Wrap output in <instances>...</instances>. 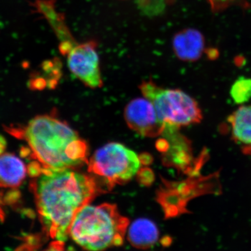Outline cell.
<instances>
[{
  "label": "cell",
  "mask_w": 251,
  "mask_h": 251,
  "mask_svg": "<svg viewBox=\"0 0 251 251\" xmlns=\"http://www.w3.org/2000/svg\"><path fill=\"white\" fill-rule=\"evenodd\" d=\"M95 179L73 169L39 166L31 187L43 229L52 240L65 242L78 211L104 191Z\"/></svg>",
  "instance_id": "1"
},
{
  "label": "cell",
  "mask_w": 251,
  "mask_h": 251,
  "mask_svg": "<svg viewBox=\"0 0 251 251\" xmlns=\"http://www.w3.org/2000/svg\"><path fill=\"white\" fill-rule=\"evenodd\" d=\"M14 133L27 143L42 168L75 169L88 163V145L66 122L49 115H39Z\"/></svg>",
  "instance_id": "2"
},
{
  "label": "cell",
  "mask_w": 251,
  "mask_h": 251,
  "mask_svg": "<svg viewBox=\"0 0 251 251\" xmlns=\"http://www.w3.org/2000/svg\"><path fill=\"white\" fill-rule=\"evenodd\" d=\"M129 225L115 204H89L74 217L69 236L84 250L103 251L124 244Z\"/></svg>",
  "instance_id": "3"
},
{
  "label": "cell",
  "mask_w": 251,
  "mask_h": 251,
  "mask_svg": "<svg viewBox=\"0 0 251 251\" xmlns=\"http://www.w3.org/2000/svg\"><path fill=\"white\" fill-rule=\"evenodd\" d=\"M139 88L144 97L153 104L166 129H178L202 120L197 101L183 91L163 88L151 80L143 81Z\"/></svg>",
  "instance_id": "4"
},
{
  "label": "cell",
  "mask_w": 251,
  "mask_h": 251,
  "mask_svg": "<svg viewBox=\"0 0 251 251\" xmlns=\"http://www.w3.org/2000/svg\"><path fill=\"white\" fill-rule=\"evenodd\" d=\"M88 171L107 184L108 189L130 181L139 171V156L120 143H111L97 150L89 160Z\"/></svg>",
  "instance_id": "5"
},
{
  "label": "cell",
  "mask_w": 251,
  "mask_h": 251,
  "mask_svg": "<svg viewBox=\"0 0 251 251\" xmlns=\"http://www.w3.org/2000/svg\"><path fill=\"white\" fill-rule=\"evenodd\" d=\"M60 50L67 55L70 72L84 85L91 89L100 88L103 86L96 41L76 43L75 41H63Z\"/></svg>",
  "instance_id": "6"
},
{
  "label": "cell",
  "mask_w": 251,
  "mask_h": 251,
  "mask_svg": "<svg viewBox=\"0 0 251 251\" xmlns=\"http://www.w3.org/2000/svg\"><path fill=\"white\" fill-rule=\"evenodd\" d=\"M125 121L138 135L155 138L163 134L166 126L157 115L153 104L146 98L133 99L125 109Z\"/></svg>",
  "instance_id": "7"
},
{
  "label": "cell",
  "mask_w": 251,
  "mask_h": 251,
  "mask_svg": "<svg viewBox=\"0 0 251 251\" xmlns=\"http://www.w3.org/2000/svg\"><path fill=\"white\" fill-rule=\"evenodd\" d=\"M205 40L201 31L193 28L182 29L173 39V51L183 62H194L202 57Z\"/></svg>",
  "instance_id": "8"
},
{
  "label": "cell",
  "mask_w": 251,
  "mask_h": 251,
  "mask_svg": "<svg viewBox=\"0 0 251 251\" xmlns=\"http://www.w3.org/2000/svg\"><path fill=\"white\" fill-rule=\"evenodd\" d=\"M227 122L232 140L243 152L251 155V106L239 107L229 115Z\"/></svg>",
  "instance_id": "9"
},
{
  "label": "cell",
  "mask_w": 251,
  "mask_h": 251,
  "mask_svg": "<svg viewBox=\"0 0 251 251\" xmlns=\"http://www.w3.org/2000/svg\"><path fill=\"white\" fill-rule=\"evenodd\" d=\"M27 173L24 162L16 155L10 153L0 155V187L18 188L25 179Z\"/></svg>",
  "instance_id": "10"
},
{
  "label": "cell",
  "mask_w": 251,
  "mask_h": 251,
  "mask_svg": "<svg viewBox=\"0 0 251 251\" xmlns=\"http://www.w3.org/2000/svg\"><path fill=\"white\" fill-rule=\"evenodd\" d=\"M126 236L133 247L148 249L152 247L158 240L159 231L153 221L141 218L129 225Z\"/></svg>",
  "instance_id": "11"
},
{
  "label": "cell",
  "mask_w": 251,
  "mask_h": 251,
  "mask_svg": "<svg viewBox=\"0 0 251 251\" xmlns=\"http://www.w3.org/2000/svg\"><path fill=\"white\" fill-rule=\"evenodd\" d=\"M137 8L143 16L148 18L161 16L173 0H134Z\"/></svg>",
  "instance_id": "12"
},
{
  "label": "cell",
  "mask_w": 251,
  "mask_h": 251,
  "mask_svg": "<svg viewBox=\"0 0 251 251\" xmlns=\"http://www.w3.org/2000/svg\"><path fill=\"white\" fill-rule=\"evenodd\" d=\"M231 96L237 103H243L251 99V79L241 77L234 82Z\"/></svg>",
  "instance_id": "13"
},
{
  "label": "cell",
  "mask_w": 251,
  "mask_h": 251,
  "mask_svg": "<svg viewBox=\"0 0 251 251\" xmlns=\"http://www.w3.org/2000/svg\"><path fill=\"white\" fill-rule=\"evenodd\" d=\"M207 1L210 4L213 12H220V11H224L234 5L247 6L246 0H207Z\"/></svg>",
  "instance_id": "14"
},
{
  "label": "cell",
  "mask_w": 251,
  "mask_h": 251,
  "mask_svg": "<svg viewBox=\"0 0 251 251\" xmlns=\"http://www.w3.org/2000/svg\"><path fill=\"white\" fill-rule=\"evenodd\" d=\"M41 251H69L65 248V242L61 241L53 240L50 244L49 247L45 250Z\"/></svg>",
  "instance_id": "15"
},
{
  "label": "cell",
  "mask_w": 251,
  "mask_h": 251,
  "mask_svg": "<svg viewBox=\"0 0 251 251\" xmlns=\"http://www.w3.org/2000/svg\"><path fill=\"white\" fill-rule=\"evenodd\" d=\"M6 140H5L2 136L0 135V155L3 153V151H4L5 148H6Z\"/></svg>",
  "instance_id": "16"
},
{
  "label": "cell",
  "mask_w": 251,
  "mask_h": 251,
  "mask_svg": "<svg viewBox=\"0 0 251 251\" xmlns=\"http://www.w3.org/2000/svg\"><path fill=\"white\" fill-rule=\"evenodd\" d=\"M1 204H2V201H1V196H0V220L2 221L4 218V214L2 208H1Z\"/></svg>",
  "instance_id": "17"
}]
</instances>
